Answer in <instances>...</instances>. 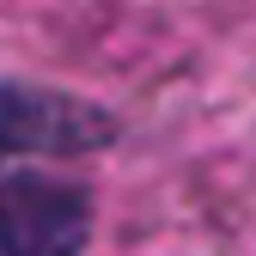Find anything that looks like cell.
Segmentation results:
<instances>
[{
    "mask_svg": "<svg viewBox=\"0 0 256 256\" xmlns=\"http://www.w3.org/2000/svg\"><path fill=\"white\" fill-rule=\"evenodd\" d=\"M116 140V116L49 86L0 80V165L6 158H80Z\"/></svg>",
    "mask_w": 256,
    "mask_h": 256,
    "instance_id": "obj_1",
    "label": "cell"
},
{
    "mask_svg": "<svg viewBox=\"0 0 256 256\" xmlns=\"http://www.w3.org/2000/svg\"><path fill=\"white\" fill-rule=\"evenodd\" d=\"M92 238V196L80 183L0 171V256H80Z\"/></svg>",
    "mask_w": 256,
    "mask_h": 256,
    "instance_id": "obj_2",
    "label": "cell"
}]
</instances>
